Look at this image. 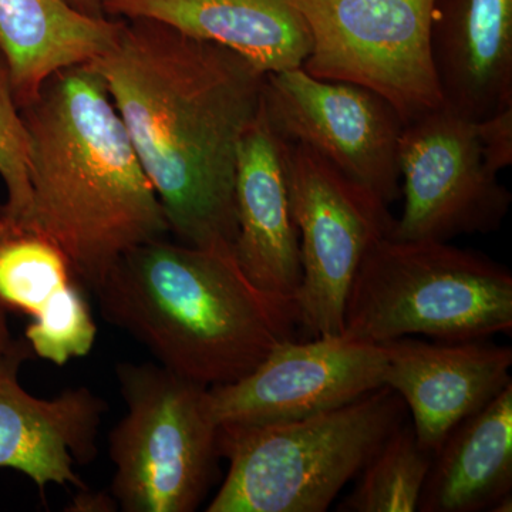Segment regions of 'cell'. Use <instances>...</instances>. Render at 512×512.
I'll return each instance as SVG.
<instances>
[{"label":"cell","instance_id":"8","mask_svg":"<svg viewBox=\"0 0 512 512\" xmlns=\"http://www.w3.org/2000/svg\"><path fill=\"white\" fill-rule=\"evenodd\" d=\"M284 150L301 245L299 325L315 338H333L342 335L350 285L363 255L376 239L392 234L394 220L387 205L311 147L284 140Z\"/></svg>","mask_w":512,"mask_h":512},{"label":"cell","instance_id":"1","mask_svg":"<svg viewBox=\"0 0 512 512\" xmlns=\"http://www.w3.org/2000/svg\"><path fill=\"white\" fill-rule=\"evenodd\" d=\"M99 73L170 232L234 254L238 146L262 106L265 74L227 47L153 20L121 19Z\"/></svg>","mask_w":512,"mask_h":512},{"label":"cell","instance_id":"12","mask_svg":"<svg viewBox=\"0 0 512 512\" xmlns=\"http://www.w3.org/2000/svg\"><path fill=\"white\" fill-rule=\"evenodd\" d=\"M384 386L402 397L424 450L434 451L461 421L511 384L512 349L484 340H387Z\"/></svg>","mask_w":512,"mask_h":512},{"label":"cell","instance_id":"7","mask_svg":"<svg viewBox=\"0 0 512 512\" xmlns=\"http://www.w3.org/2000/svg\"><path fill=\"white\" fill-rule=\"evenodd\" d=\"M289 2L312 36L306 73L380 94L404 124L443 106L430 49L434 0Z\"/></svg>","mask_w":512,"mask_h":512},{"label":"cell","instance_id":"21","mask_svg":"<svg viewBox=\"0 0 512 512\" xmlns=\"http://www.w3.org/2000/svg\"><path fill=\"white\" fill-rule=\"evenodd\" d=\"M0 177L8 200L0 214L26 221L32 211L30 141L22 110L16 103L5 56L0 52Z\"/></svg>","mask_w":512,"mask_h":512},{"label":"cell","instance_id":"4","mask_svg":"<svg viewBox=\"0 0 512 512\" xmlns=\"http://www.w3.org/2000/svg\"><path fill=\"white\" fill-rule=\"evenodd\" d=\"M406 414L402 397L383 386L305 419L220 424L228 473L207 511H328Z\"/></svg>","mask_w":512,"mask_h":512},{"label":"cell","instance_id":"23","mask_svg":"<svg viewBox=\"0 0 512 512\" xmlns=\"http://www.w3.org/2000/svg\"><path fill=\"white\" fill-rule=\"evenodd\" d=\"M70 512H113L117 510V501L110 495L90 493L89 488H82L80 493L67 505Z\"/></svg>","mask_w":512,"mask_h":512},{"label":"cell","instance_id":"15","mask_svg":"<svg viewBox=\"0 0 512 512\" xmlns=\"http://www.w3.org/2000/svg\"><path fill=\"white\" fill-rule=\"evenodd\" d=\"M28 357L0 365V467L15 468L45 493L49 484L86 488L74 464H90L107 404L87 387L39 399L19 384Z\"/></svg>","mask_w":512,"mask_h":512},{"label":"cell","instance_id":"13","mask_svg":"<svg viewBox=\"0 0 512 512\" xmlns=\"http://www.w3.org/2000/svg\"><path fill=\"white\" fill-rule=\"evenodd\" d=\"M0 306L26 313V340L40 359L64 366L97 338L89 303L67 256L26 221L0 214Z\"/></svg>","mask_w":512,"mask_h":512},{"label":"cell","instance_id":"9","mask_svg":"<svg viewBox=\"0 0 512 512\" xmlns=\"http://www.w3.org/2000/svg\"><path fill=\"white\" fill-rule=\"evenodd\" d=\"M402 217L392 237L448 242L498 231L512 195L485 157L478 121L446 106L404 124L399 144Z\"/></svg>","mask_w":512,"mask_h":512},{"label":"cell","instance_id":"2","mask_svg":"<svg viewBox=\"0 0 512 512\" xmlns=\"http://www.w3.org/2000/svg\"><path fill=\"white\" fill-rule=\"evenodd\" d=\"M22 116L32 187L26 222L59 245L94 292L121 256L170 232L163 205L90 64L53 74Z\"/></svg>","mask_w":512,"mask_h":512},{"label":"cell","instance_id":"10","mask_svg":"<svg viewBox=\"0 0 512 512\" xmlns=\"http://www.w3.org/2000/svg\"><path fill=\"white\" fill-rule=\"evenodd\" d=\"M262 107L279 137L311 147L387 207L400 197L404 123L380 94L298 67L265 74Z\"/></svg>","mask_w":512,"mask_h":512},{"label":"cell","instance_id":"6","mask_svg":"<svg viewBox=\"0 0 512 512\" xmlns=\"http://www.w3.org/2000/svg\"><path fill=\"white\" fill-rule=\"evenodd\" d=\"M116 376L127 409L109 436L120 510H198L220 458L210 387L158 363H119Z\"/></svg>","mask_w":512,"mask_h":512},{"label":"cell","instance_id":"5","mask_svg":"<svg viewBox=\"0 0 512 512\" xmlns=\"http://www.w3.org/2000/svg\"><path fill=\"white\" fill-rule=\"evenodd\" d=\"M512 330V274L448 242L376 239L350 285L342 335L369 343L406 336L484 340Z\"/></svg>","mask_w":512,"mask_h":512},{"label":"cell","instance_id":"3","mask_svg":"<svg viewBox=\"0 0 512 512\" xmlns=\"http://www.w3.org/2000/svg\"><path fill=\"white\" fill-rule=\"evenodd\" d=\"M93 293L158 365L207 387L247 376L299 325L295 303L256 288L234 254L165 238L121 256Z\"/></svg>","mask_w":512,"mask_h":512},{"label":"cell","instance_id":"11","mask_svg":"<svg viewBox=\"0 0 512 512\" xmlns=\"http://www.w3.org/2000/svg\"><path fill=\"white\" fill-rule=\"evenodd\" d=\"M382 343L288 340L237 382L210 387L218 424L284 423L345 406L384 386Z\"/></svg>","mask_w":512,"mask_h":512},{"label":"cell","instance_id":"19","mask_svg":"<svg viewBox=\"0 0 512 512\" xmlns=\"http://www.w3.org/2000/svg\"><path fill=\"white\" fill-rule=\"evenodd\" d=\"M510 494L512 383L434 451L417 511H491Z\"/></svg>","mask_w":512,"mask_h":512},{"label":"cell","instance_id":"14","mask_svg":"<svg viewBox=\"0 0 512 512\" xmlns=\"http://www.w3.org/2000/svg\"><path fill=\"white\" fill-rule=\"evenodd\" d=\"M239 268L269 295L295 303L302 282L301 245L293 218L284 140L264 107L238 146L235 170Z\"/></svg>","mask_w":512,"mask_h":512},{"label":"cell","instance_id":"20","mask_svg":"<svg viewBox=\"0 0 512 512\" xmlns=\"http://www.w3.org/2000/svg\"><path fill=\"white\" fill-rule=\"evenodd\" d=\"M433 453L417 441L412 424L384 440L359 473L356 487L340 503L342 512H413L419 507Z\"/></svg>","mask_w":512,"mask_h":512},{"label":"cell","instance_id":"17","mask_svg":"<svg viewBox=\"0 0 512 512\" xmlns=\"http://www.w3.org/2000/svg\"><path fill=\"white\" fill-rule=\"evenodd\" d=\"M104 15L153 20L227 47L262 73L302 67L312 36L289 0H103Z\"/></svg>","mask_w":512,"mask_h":512},{"label":"cell","instance_id":"22","mask_svg":"<svg viewBox=\"0 0 512 512\" xmlns=\"http://www.w3.org/2000/svg\"><path fill=\"white\" fill-rule=\"evenodd\" d=\"M478 133L485 157L500 173L512 164V107L490 119L478 121Z\"/></svg>","mask_w":512,"mask_h":512},{"label":"cell","instance_id":"24","mask_svg":"<svg viewBox=\"0 0 512 512\" xmlns=\"http://www.w3.org/2000/svg\"><path fill=\"white\" fill-rule=\"evenodd\" d=\"M32 348L28 340H15L10 335L8 322H6L5 309L0 306V365L16 359V357H32Z\"/></svg>","mask_w":512,"mask_h":512},{"label":"cell","instance_id":"18","mask_svg":"<svg viewBox=\"0 0 512 512\" xmlns=\"http://www.w3.org/2000/svg\"><path fill=\"white\" fill-rule=\"evenodd\" d=\"M120 29L121 19L84 15L66 0H0V52L19 109L53 74L103 55Z\"/></svg>","mask_w":512,"mask_h":512},{"label":"cell","instance_id":"16","mask_svg":"<svg viewBox=\"0 0 512 512\" xmlns=\"http://www.w3.org/2000/svg\"><path fill=\"white\" fill-rule=\"evenodd\" d=\"M430 49L443 106L481 121L512 107V0H434Z\"/></svg>","mask_w":512,"mask_h":512},{"label":"cell","instance_id":"25","mask_svg":"<svg viewBox=\"0 0 512 512\" xmlns=\"http://www.w3.org/2000/svg\"><path fill=\"white\" fill-rule=\"evenodd\" d=\"M66 2L84 15L93 16V18H107L104 15L103 0H66Z\"/></svg>","mask_w":512,"mask_h":512}]
</instances>
